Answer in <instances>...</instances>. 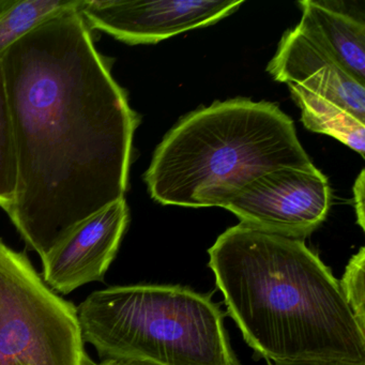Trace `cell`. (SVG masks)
Returning a JSON list of instances; mask_svg holds the SVG:
<instances>
[{
	"mask_svg": "<svg viewBox=\"0 0 365 365\" xmlns=\"http://www.w3.org/2000/svg\"><path fill=\"white\" fill-rule=\"evenodd\" d=\"M78 6L0 55L18 163L7 213L41 259L81 222L125 198L140 121Z\"/></svg>",
	"mask_w": 365,
	"mask_h": 365,
	"instance_id": "6da1fadb",
	"label": "cell"
},
{
	"mask_svg": "<svg viewBox=\"0 0 365 365\" xmlns=\"http://www.w3.org/2000/svg\"><path fill=\"white\" fill-rule=\"evenodd\" d=\"M208 254L228 315L258 356L277 365H365V331L302 239L239 223Z\"/></svg>",
	"mask_w": 365,
	"mask_h": 365,
	"instance_id": "7a4b0ae2",
	"label": "cell"
},
{
	"mask_svg": "<svg viewBox=\"0 0 365 365\" xmlns=\"http://www.w3.org/2000/svg\"><path fill=\"white\" fill-rule=\"evenodd\" d=\"M312 166L279 106L232 99L181 119L158 146L145 181L160 204L224 208L267 173Z\"/></svg>",
	"mask_w": 365,
	"mask_h": 365,
	"instance_id": "3957f363",
	"label": "cell"
},
{
	"mask_svg": "<svg viewBox=\"0 0 365 365\" xmlns=\"http://www.w3.org/2000/svg\"><path fill=\"white\" fill-rule=\"evenodd\" d=\"M83 339L102 360L241 365L211 297L180 285L112 286L78 307Z\"/></svg>",
	"mask_w": 365,
	"mask_h": 365,
	"instance_id": "277c9868",
	"label": "cell"
},
{
	"mask_svg": "<svg viewBox=\"0 0 365 365\" xmlns=\"http://www.w3.org/2000/svg\"><path fill=\"white\" fill-rule=\"evenodd\" d=\"M78 307L0 239V365H86Z\"/></svg>",
	"mask_w": 365,
	"mask_h": 365,
	"instance_id": "5b68a950",
	"label": "cell"
},
{
	"mask_svg": "<svg viewBox=\"0 0 365 365\" xmlns=\"http://www.w3.org/2000/svg\"><path fill=\"white\" fill-rule=\"evenodd\" d=\"M330 205L328 179L314 165L267 173L224 208L250 227L303 240L322 225Z\"/></svg>",
	"mask_w": 365,
	"mask_h": 365,
	"instance_id": "8992f818",
	"label": "cell"
},
{
	"mask_svg": "<svg viewBox=\"0 0 365 365\" xmlns=\"http://www.w3.org/2000/svg\"><path fill=\"white\" fill-rule=\"evenodd\" d=\"M243 1L228 0H81L89 29L130 46L153 44L230 16Z\"/></svg>",
	"mask_w": 365,
	"mask_h": 365,
	"instance_id": "52a82bcc",
	"label": "cell"
},
{
	"mask_svg": "<svg viewBox=\"0 0 365 365\" xmlns=\"http://www.w3.org/2000/svg\"><path fill=\"white\" fill-rule=\"evenodd\" d=\"M125 198L81 222L42 258L43 281L68 294L91 282L103 281L129 224Z\"/></svg>",
	"mask_w": 365,
	"mask_h": 365,
	"instance_id": "ba28073f",
	"label": "cell"
},
{
	"mask_svg": "<svg viewBox=\"0 0 365 365\" xmlns=\"http://www.w3.org/2000/svg\"><path fill=\"white\" fill-rule=\"evenodd\" d=\"M267 71L277 82L341 106L365 120V83L298 27L284 34Z\"/></svg>",
	"mask_w": 365,
	"mask_h": 365,
	"instance_id": "9c48e42d",
	"label": "cell"
},
{
	"mask_svg": "<svg viewBox=\"0 0 365 365\" xmlns=\"http://www.w3.org/2000/svg\"><path fill=\"white\" fill-rule=\"evenodd\" d=\"M302 18L298 29L317 42L356 80L365 83V24L334 1L298 4Z\"/></svg>",
	"mask_w": 365,
	"mask_h": 365,
	"instance_id": "30bf717a",
	"label": "cell"
},
{
	"mask_svg": "<svg viewBox=\"0 0 365 365\" xmlns=\"http://www.w3.org/2000/svg\"><path fill=\"white\" fill-rule=\"evenodd\" d=\"M301 110V120L309 131L336 138L364 157L365 120L341 106L317 99L301 89L288 86Z\"/></svg>",
	"mask_w": 365,
	"mask_h": 365,
	"instance_id": "8fae6325",
	"label": "cell"
},
{
	"mask_svg": "<svg viewBox=\"0 0 365 365\" xmlns=\"http://www.w3.org/2000/svg\"><path fill=\"white\" fill-rule=\"evenodd\" d=\"M81 0H0V55L16 40Z\"/></svg>",
	"mask_w": 365,
	"mask_h": 365,
	"instance_id": "7c38bea8",
	"label": "cell"
},
{
	"mask_svg": "<svg viewBox=\"0 0 365 365\" xmlns=\"http://www.w3.org/2000/svg\"><path fill=\"white\" fill-rule=\"evenodd\" d=\"M18 183L16 143L8 102L5 74L0 63V208L7 212L16 197Z\"/></svg>",
	"mask_w": 365,
	"mask_h": 365,
	"instance_id": "4fadbf2b",
	"label": "cell"
},
{
	"mask_svg": "<svg viewBox=\"0 0 365 365\" xmlns=\"http://www.w3.org/2000/svg\"><path fill=\"white\" fill-rule=\"evenodd\" d=\"M365 249L360 247L345 268L339 287L356 322L365 331Z\"/></svg>",
	"mask_w": 365,
	"mask_h": 365,
	"instance_id": "5bb4252c",
	"label": "cell"
},
{
	"mask_svg": "<svg viewBox=\"0 0 365 365\" xmlns=\"http://www.w3.org/2000/svg\"><path fill=\"white\" fill-rule=\"evenodd\" d=\"M364 170L360 173L354 187V202L356 222L364 230Z\"/></svg>",
	"mask_w": 365,
	"mask_h": 365,
	"instance_id": "9a60e30c",
	"label": "cell"
},
{
	"mask_svg": "<svg viewBox=\"0 0 365 365\" xmlns=\"http://www.w3.org/2000/svg\"><path fill=\"white\" fill-rule=\"evenodd\" d=\"M86 365H142V364H138V363H134V362H128V361L113 360V359H106V360H102V362L95 363V362H93V360H91V359H89L88 362L86 363Z\"/></svg>",
	"mask_w": 365,
	"mask_h": 365,
	"instance_id": "2e32d148",
	"label": "cell"
},
{
	"mask_svg": "<svg viewBox=\"0 0 365 365\" xmlns=\"http://www.w3.org/2000/svg\"><path fill=\"white\" fill-rule=\"evenodd\" d=\"M313 365H358V364H339V363H336V364H333V363H324V364H313Z\"/></svg>",
	"mask_w": 365,
	"mask_h": 365,
	"instance_id": "e0dca14e",
	"label": "cell"
}]
</instances>
